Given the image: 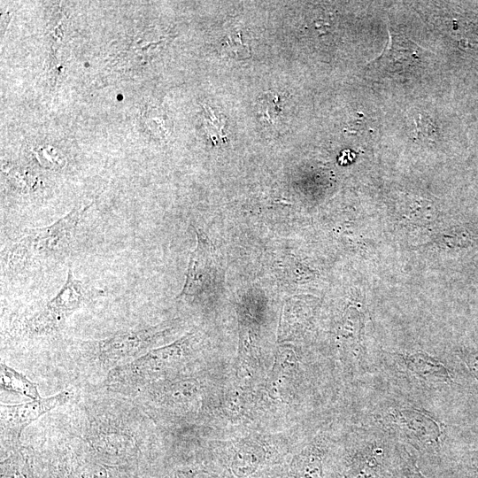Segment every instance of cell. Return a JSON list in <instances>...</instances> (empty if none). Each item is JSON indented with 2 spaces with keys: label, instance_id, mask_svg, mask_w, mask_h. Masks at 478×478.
Listing matches in <instances>:
<instances>
[{
  "label": "cell",
  "instance_id": "cell-20",
  "mask_svg": "<svg viewBox=\"0 0 478 478\" xmlns=\"http://www.w3.org/2000/svg\"><path fill=\"white\" fill-rule=\"evenodd\" d=\"M189 475H190L189 474L184 473V474H179V475H176V476L173 477V478H189Z\"/></svg>",
  "mask_w": 478,
  "mask_h": 478
},
{
  "label": "cell",
  "instance_id": "cell-6",
  "mask_svg": "<svg viewBox=\"0 0 478 478\" xmlns=\"http://www.w3.org/2000/svg\"><path fill=\"white\" fill-rule=\"evenodd\" d=\"M166 330L160 327L131 329L101 340L87 342L86 348L96 363L114 368L123 365L124 361L127 363L131 358H138L139 354L156 343Z\"/></svg>",
  "mask_w": 478,
  "mask_h": 478
},
{
  "label": "cell",
  "instance_id": "cell-14",
  "mask_svg": "<svg viewBox=\"0 0 478 478\" xmlns=\"http://www.w3.org/2000/svg\"><path fill=\"white\" fill-rule=\"evenodd\" d=\"M257 112L262 121L270 126L277 125L281 113V100L279 95L273 91L264 92L258 99Z\"/></svg>",
  "mask_w": 478,
  "mask_h": 478
},
{
  "label": "cell",
  "instance_id": "cell-18",
  "mask_svg": "<svg viewBox=\"0 0 478 478\" xmlns=\"http://www.w3.org/2000/svg\"><path fill=\"white\" fill-rule=\"evenodd\" d=\"M456 355L467 372L478 382V349H459Z\"/></svg>",
  "mask_w": 478,
  "mask_h": 478
},
{
  "label": "cell",
  "instance_id": "cell-10",
  "mask_svg": "<svg viewBox=\"0 0 478 478\" xmlns=\"http://www.w3.org/2000/svg\"><path fill=\"white\" fill-rule=\"evenodd\" d=\"M197 246L191 252L185 282L179 297H194L204 290L208 283L212 265V249L207 236L195 228Z\"/></svg>",
  "mask_w": 478,
  "mask_h": 478
},
{
  "label": "cell",
  "instance_id": "cell-17",
  "mask_svg": "<svg viewBox=\"0 0 478 478\" xmlns=\"http://www.w3.org/2000/svg\"><path fill=\"white\" fill-rule=\"evenodd\" d=\"M205 129L207 130L210 138L213 142L224 141L226 136L224 133L225 118L213 111L211 107L206 108Z\"/></svg>",
  "mask_w": 478,
  "mask_h": 478
},
{
  "label": "cell",
  "instance_id": "cell-12",
  "mask_svg": "<svg viewBox=\"0 0 478 478\" xmlns=\"http://www.w3.org/2000/svg\"><path fill=\"white\" fill-rule=\"evenodd\" d=\"M0 381L1 389L5 391L27 397L31 400L41 397L33 382L4 363H1Z\"/></svg>",
  "mask_w": 478,
  "mask_h": 478
},
{
  "label": "cell",
  "instance_id": "cell-11",
  "mask_svg": "<svg viewBox=\"0 0 478 478\" xmlns=\"http://www.w3.org/2000/svg\"><path fill=\"white\" fill-rule=\"evenodd\" d=\"M265 453L261 447L243 444L235 453L230 469L237 478H244L253 474L263 463Z\"/></svg>",
  "mask_w": 478,
  "mask_h": 478
},
{
  "label": "cell",
  "instance_id": "cell-16",
  "mask_svg": "<svg viewBox=\"0 0 478 478\" xmlns=\"http://www.w3.org/2000/svg\"><path fill=\"white\" fill-rule=\"evenodd\" d=\"M6 174L10 181L19 191L28 192L35 189L37 179L26 169L20 167L10 168Z\"/></svg>",
  "mask_w": 478,
  "mask_h": 478
},
{
  "label": "cell",
  "instance_id": "cell-15",
  "mask_svg": "<svg viewBox=\"0 0 478 478\" xmlns=\"http://www.w3.org/2000/svg\"><path fill=\"white\" fill-rule=\"evenodd\" d=\"M392 478H428L420 469L415 454L402 445Z\"/></svg>",
  "mask_w": 478,
  "mask_h": 478
},
{
  "label": "cell",
  "instance_id": "cell-2",
  "mask_svg": "<svg viewBox=\"0 0 478 478\" xmlns=\"http://www.w3.org/2000/svg\"><path fill=\"white\" fill-rule=\"evenodd\" d=\"M457 367L449 357L424 350H378L373 374L441 415L450 396L462 387Z\"/></svg>",
  "mask_w": 478,
  "mask_h": 478
},
{
  "label": "cell",
  "instance_id": "cell-19",
  "mask_svg": "<svg viewBox=\"0 0 478 478\" xmlns=\"http://www.w3.org/2000/svg\"><path fill=\"white\" fill-rule=\"evenodd\" d=\"M224 45L225 51L233 57L244 58H248L251 54L250 49L242 42L239 35L227 36Z\"/></svg>",
  "mask_w": 478,
  "mask_h": 478
},
{
  "label": "cell",
  "instance_id": "cell-8",
  "mask_svg": "<svg viewBox=\"0 0 478 478\" xmlns=\"http://www.w3.org/2000/svg\"><path fill=\"white\" fill-rule=\"evenodd\" d=\"M73 397L70 389L18 405H1V437L17 443L23 430L50 410L67 404Z\"/></svg>",
  "mask_w": 478,
  "mask_h": 478
},
{
  "label": "cell",
  "instance_id": "cell-9",
  "mask_svg": "<svg viewBox=\"0 0 478 478\" xmlns=\"http://www.w3.org/2000/svg\"><path fill=\"white\" fill-rule=\"evenodd\" d=\"M389 42L383 51L367 64L372 69L385 72H404L416 67L430 51L406 37L390 30L388 26Z\"/></svg>",
  "mask_w": 478,
  "mask_h": 478
},
{
  "label": "cell",
  "instance_id": "cell-1",
  "mask_svg": "<svg viewBox=\"0 0 478 478\" xmlns=\"http://www.w3.org/2000/svg\"><path fill=\"white\" fill-rule=\"evenodd\" d=\"M348 422L375 428L411 450L428 478H443L460 449L443 417L375 374L349 386Z\"/></svg>",
  "mask_w": 478,
  "mask_h": 478
},
{
  "label": "cell",
  "instance_id": "cell-5",
  "mask_svg": "<svg viewBox=\"0 0 478 478\" xmlns=\"http://www.w3.org/2000/svg\"><path fill=\"white\" fill-rule=\"evenodd\" d=\"M89 207H75L49 226L27 230L10 250L9 267L14 270L24 269L34 263L65 252Z\"/></svg>",
  "mask_w": 478,
  "mask_h": 478
},
{
  "label": "cell",
  "instance_id": "cell-7",
  "mask_svg": "<svg viewBox=\"0 0 478 478\" xmlns=\"http://www.w3.org/2000/svg\"><path fill=\"white\" fill-rule=\"evenodd\" d=\"M88 294L83 282L68 270L66 280L58 292L26 320L27 332L32 335H46L58 331L67 318L81 308Z\"/></svg>",
  "mask_w": 478,
  "mask_h": 478
},
{
  "label": "cell",
  "instance_id": "cell-3",
  "mask_svg": "<svg viewBox=\"0 0 478 478\" xmlns=\"http://www.w3.org/2000/svg\"><path fill=\"white\" fill-rule=\"evenodd\" d=\"M333 440L328 478H392L402 444L379 430L348 422Z\"/></svg>",
  "mask_w": 478,
  "mask_h": 478
},
{
  "label": "cell",
  "instance_id": "cell-4",
  "mask_svg": "<svg viewBox=\"0 0 478 478\" xmlns=\"http://www.w3.org/2000/svg\"><path fill=\"white\" fill-rule=\"evenodd\" d=\"M193 336L188 334L163 347L146 351L140 357L111 369L105 385L117 392H133L166 374L188 357Z\"/></svg>",
  "mask_w": 478,
  "mask_h": 478
},
{
  "label": "cell",
  "instance_id": "cell-13",
  "mask_svg": "<svg viewBox=\"0 0 478 478\" xmlns=\"http://www.w3.org/2000/svg\"><path fill=\"white\" fill-rule=\"evenodd\" d=\"M443 478H478V448L461 450Z\"/></svg>",
  "mask_w": 478,
  "mask_h": 478
}]
</instances>
